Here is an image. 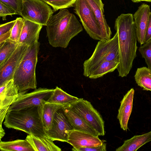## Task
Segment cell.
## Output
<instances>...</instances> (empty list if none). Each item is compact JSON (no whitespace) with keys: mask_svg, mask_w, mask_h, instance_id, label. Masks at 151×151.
<instances>
[{"mask_svg":"<svg viewBox=\"0 0 151 151\" xmlns=\"http://www.w3.org/2000/svg\"><path fill=\"white\" fill-rule=\"evenodd\" d=\"M114 28L118 35L120 58L116 69L119 76L122 78L129 73L137 56V39L133 14H120L115 20Z\"/></svg>","mask_w":151,"mask_h":151,"instance_id":"1","label":"cell"},{"mask_svg":"<svg viewBox=\"0 0 151 151\" xmlns=\"http://www.w3.org/2000/svg\"><path fill=\"white\" fill-rule=\"evenodd\" d=\"M46 27L49 43L55 47L66 48L71 40L83 31L75 15L66 8L52 16Z\"/></svg>","mask_w":151,"mask_h":151,"instance_id":"2","label":"cell"},{"mask_svg":"<svg viewBox=\"0 0 151 151\" xmlns=\"http://www.w3.org/2000/svg\"><path fill=\"white\" fill-rule=\"evenodd\" d=\"M43 105L8 111L4 125L37 136L47 135L42 118Z\"/></svg>","mask_w":151,"mask_h":151,"instance_id":"3","label":"cell"},{"mask_svg":"<svg viewBox=\"0 0 151 151\" xmlns=\"http://www.w3.org/2000/svg\"><path fill=\"white\" fill-rule=\"evenodd\" d=\"M40 45L37 41L28 45L14 74V83L19 93H24L28 90L36 89L35 70Z\"/></svg>","mask_w":151,"mask_h":151,"instance_id":"4","label":"cell"},{"mask_svg":"<svg viewBox=\"0 0 151 151\" xmlns=\"http://www.w3.org/2000/svg\"><path fill=\"white\" fill-rule=\"evenodd\" d=\"M114 61L120 63V58L118 34L111 38L101 40L98 42L91 56L83 64V72L87 70L98 62Z\"/></svg>","mask_w":151,"mask_h":151,"instance_id":"5","label":"cell"},{"mask_svg":"<svg viewBox=\"0 0 151 151\" xmlns=\"http://www.w3.org/2000/svg\"><path fill=\"white\" fill-rule=\"evenodd\" d=\"M42 0H23L21 16L25 20L46 26L54 12Z\"/></svg>","mask_w":151,"mask_h":151,"instance_id":"6","label":"cell"},{"mask_svg":"<svg viewBox=\"0 0 151 151\" xmlns=\"http://www.w3.org/2000/svg\"><path fill=\"white\" fill-rule=\"evenodd\" d=\"M68 105L97 131L100 136L105 135L104 122L100 113L90 102L83 98H79L76 101Z\"/></svg>","mask_w":151,"mask_h":151,"instance_id":"7","label":"cell"},{"mask_svg":"<svg viewBox=\"0 0 151 151\" xmlns=\"http://www.w3.org/2000/svg\"><path fill=\"white\" fill-rule=\"evenodd\" d=\"M87 33L92 39L101 40V30L93 10L86 0H77L73 5Z\"/></svg>","mask_w":151,"mask_h":151,"instance_id":"8","label":"cell"},{"mask_svg":"<svg viewBox=\"0 0 151 151\" xmlns=\"http://www.w3.org/2000/svg\"><path fill=\"white\" fill-rule=\"evenodd\" d=\"M54 90L40 88L30 93L21 94L12 103L8 111L43 105L47 102Z\"/></svg>","mask_w":151,"mask_h":151,"instance_id":"9","label":"cell"},{"mask_svg":"<svg viewBox=\"0 0 151 151\" xmlns=\"http://www.w3.org/2000/svg\"><path fill=\"white\" fill-rule=\"evenodd\" d=\"M73 129V128L62 107L55 114L51 126L46 133L48 137L53 141L67 142L68 132Z\"/></svg>","mask_w":151,"mask_h":151,"instance_id":"10","label":"cell"},{"mask_svg":"<svg viewBox=\"0 0 151 151\" xmlns=\"http://www.w3.org/2000/svg\"><path fill=\"white\" fill-rule=\"evenodd\" d=\"M14 85L13 79L0 86V133H5L2 123L12 103L21 94Z\"/></svg>","mask_w":151,"mask_h":151,"instance_id":"11","label":"cell"},{"mask_svg":"<svg viewBox=\"0 0 151 151\" xmlns=\"http://www.w3.org/2000/svg\"><path fill=\"white\" fill-rule=\"evenodd\" d=\"M28 45L19 44L11 55L0 65V86L13 79L15 72L22 60Z\"/></svg>","mask_w":151,"mask_h":151,"instance_id":"12","label":"cell"},{"mask_svg":"<svg viewBox=\"0 0 151 151\" xmlns=\"http://www.w3.org/2000/svg\"><path fill=\"white\" fill-rule=\"evenodd\" d=\"M105 140L90 133L73 129L68 131L67 142L72 145L73 148L96 147L101 145Z\"/></svg>","mask_w":151,"mask_h":151,"instance_id":"13","label":"cell"},{"mask_svg":"<svg viewBox=\"0 0 151 151\" xmlns=\"http://www.w3.org/2000/svg\"><path fill=\"white\" fill-rule=\"evenodd\" d=\"M150 12V6L143 3L133 15L137 40L140 45L145 43L146 31Z\"/></svg>","mask_w":151,"mask_h":151,"instance_id":"14","label":"cell"},{"mask_svg":"<svg viewBox=\"0 0 151 151\" xmlns=\"http://www.w3.org/2000/svg\"><path fill=\"white\" fill-rule=\"evenodd\" d=\"M134 90L131 88L124 95L120 102L117 118L121 129L127 131L128 129V121L133 108V103Z\"/></svg>","mask_w":151,"mask_h":151,"instance_id":"15","label":"cell"},{"mask_svg":"<svg viewBox=\"0 0 151 151\" xmlns=\"http://www.w3.org/2000/svg\"><path fill=\"white\" fill-rule=\"evenodd\" d=\"M92 9L100 27L101 39L111 38V32L104 14V4L101 0H86Z\"/></svg>","mask_w":151,"mask_h":151,"instance_id":"16","label":"cell"},{"mask_svg":"<svg viewBox=\"0 0 151 151\" xmlns=\"http://www.w3.org/2000/svg\"><path fill=\"white\" fill-rule=\"evenodd\" d=\"M43 25L24 19L22 33L18 42L29 45L38 41Z\"/></svg>","mask_w":151,"mask_h":151,"instance_id":"17","label":"cell"},{"mask_svg":"<svg viewBox=\"0 0 151 151\" xmlns=\"http://www.w3.org/2000/svg\"><path fill=\"white\" fill-rule=\"evenodd\" d=\"M119 63L114 61H103L96 63L86 71L83 72L86 77L96 79L103 76L107 73L113 72Z\"/></svg>","mask_w":151,"mask_h":151,"instance_id":"18","label":"cell"},{"mask_svg":"<svg viewBox=\"0 0 151 151\" xmlns=\"http://www.w3.org/2000/svg\"><path fill=\"white\" fill-rule=\"evenodd\" d=\"M63 108L73 129L89 133L97 137L100 136L97 131L88 124L68 105L63 106Z\"/></svg>","mask_w":151,"mask_h":151,"instance_id":"19","label":"cell"},{"mask_svg":"<svg viewBox=\"0 0 151 151\" xmlns=\"http://www.w3.org/2000/svg\"><path fill=\"white\" fill-rule=\"evenodd\" d=\"M31 145L34 151H61V149L54 144L47 135L37 136L31 134L25 139Z\"/></svg>","mask_w":151,"mask_h":151,"instance_id":"20","label":"cell"},{"mask_svg":"<svg viewBox=\"0 0 151 151\" xmlns=\"http://www.w3.org/2000/svg\"><path fill=\"white\" fill-rule=\"evenodd\" d=\"M151 141V131L135 135L124 141L123 144L116 149V151H136L146 143Z\"/></svg>","mask_w":151,"mask_h":151,"instance_id":"21","label":"cell"},{"mask_svg":"<svg viewBox=\"0 0 151 151\" xmlns=\"http://www.w3.org/2000/svg\"><path fill=\"white\" fill-rule=\"evenodd\" d=\"M79 98L72 96L56 86L47 103L64 106L72 104Z\"/></svg>","mask_w":151,"mask_h":151,"instance_id":"22","label":"cell"},{"mask_svg":"<svg viewBox=\"0 0 151 151\" xmlns=\"http://www.w3.org/2000/svg\"><path fill=\"white\" fill-rule=\"evenodd\" d=\"M0 150L3 151H34L31 145L26 139H18L7 142L1 141Z\"/></svg>","mask_w":151,"mask_h":151,"instance_id":"23","label":"cell"},{"mask_svg":"<svg viewBox=\"0 0 151 151\" xmlns=\"http://www.w3.org/2000/svg\"><path fill=\"white\" fill-rule=\"evenodd\" d=\"M137 85L143 90L151 91V70L146 67L137 68L134 76Z\"/></svg>","mask_w":151,"mask_h":151,"instance_id":"24","label":"cell"},{"mask_svg":"<svg viewBox=\"0 0 151 151\" xmlns=\"http://www.w3.org/2000/svg\"><path fill=\"white\" fill-rule=\"evenodd\" d=\"M63 106L47 103L43 105L42 118L46 131L50 128L56 112Z\"/></svg>","mask_w":151,"mask_h":151,"instance_id":"25","label":"cell"},{"mask_svg":"<svg viewBox=\"0 0 151 151\" xmlns=\"http://www.w3.org/2000/svg\"><path fill=\"white\" fill-rule=\"evenodd\" d=\"M18 44V43L9 39L0 43V65L11 55Z\"/></svg>","mask_w":151,"mask_h":151,"instance_id":"26","label":"cell"},{"mask_svg":"<svg viewBox=\"0 0 151 151\" xmlns=\"http://www.w3.org/2000/svg\"><path fill=\"white\" fill-rule=\"evenodd\" d=\"M51 6L54 12L59 9L73 7L77 0H42Z\"/></svg>","mask_w":151,"mask_h":151,"instance_id":"27","label":"cell"},{"mask_svg":"<svg viewBox=\"0 0 151 151\" xmlns=\"http://www.w3.org/2000/svg\"><path fill=\"white\" fill-rule=\"evenodd\" d=\"M16 20V22L12 29L11 35L9 39L18 43L22 30L24 19L23 18L18 17Z\"/></svg>","mask_w":151,"mask_h":151,"instance_id":"28","label":"cell"},{"mask_svg":"<svg viewBox=\"0 0 151 151\" xmlns=\"http://www.w3.org/2000/svg\"><path fill=\"white\" fill-rule=\"evenodd\" d=\"M138 50L145 59L147 68L151 70V39L141 45Z\"/></svg>","mask_w":151,"mask_h":151,"instance_id":"29","label":"cell"},{"mask_svg":"<svg viewBox=\"0 0 151 151\" xmlns=\"http://www.w3.org/2000/svg\"><path fill=\"white\" fill-rule=\"evenodd\" d=\"M23 0H0V2L15 10L17 14L20 15Z\"/></svg>","mask_w":151,"mask_h":151,"instance_id":"30","label":"cell"},{"mask_svg":"<svg viewBox=\"0 0 151 151\" xmlns=\"http://www.w3.org/2000/svg\"><path fill=\"white\" fill-rule=\"evenodd\" d=\"M17 14L16 11L8 6L0 2V16L3 20H6L7 15Z\"/></svg>","mask_w":151,"mask_h":151,"instance_id":"31","label":"cell"},{"mask_svg":"<svg viewBox=\"0 0 151 151\" xmlns=\"http://www.w3.org/2000/svg\"><path fill=\"white\" fill-rule=\"evenodd\" d=\"M106 143H103L101 145L91 147H83L77 149H72L73 151H106Z\"/></svg>","mask_w":151,"mask_h":151,"instance_id":"32","label":"cell"},{"mask_svg":"<svg viewBox=\"0 0 151 151\" xmlns=\"http://www.w3.org/2000/svg\"><path fill=\"white\" fill-rule=\"evenodd\" d=\"M16 22L15 19L4 24H1L0 25V36L11 32Z\"/></svg>","mask_w":151,"mask_h":151,"instance_id":"33","label":"cell"},{"mask_svg":"<svg viewBox=\"0 0 151 151\" xmlns=\"http://www.w3.org/2000/svg\"><path fill=\"white\" fill-rule=\"evenodd\" d=\"M151 39V12H150L146 31L145 40V43Z\"/></svg>","mask_w":151,"mask_h":151,"instance_id":"34","label":"cell"},{"mask_svg":"<svg viewBox=\"0 0 151 151\" xmlns=\"http://www.w3.org/2000/svg\"><path fill=\"white\" fill-rule=\"evenodd\" d=\"M134 3H138L142 1H145V0H132Z\"/></svg>","mask_w":151,"mask_h":151,"instance_id":"35","label":"cell"},{"mask_svg":"<svg viewBox=\"0 0 151 151\" xmlns=\"http://www.w3.org/2000/svg\"><path fill=\"white\" fill-rule=\"evenodd\" d=\"M145 1L151 2V0H145Z\"/></svg>","mask_w":151,"mask_h":151,"instance_id":"36","label":"cell"}]
</instances>
